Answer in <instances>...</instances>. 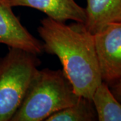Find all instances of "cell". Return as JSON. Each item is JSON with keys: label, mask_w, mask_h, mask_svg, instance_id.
Masks as SVG:
<instances>
[{"label": "cell", "mask_w": 121, "mask_h": 121, "mask_svg": "<svg viewBox=\"0 0 121 121\" xmlns=\"http://www.w3.org/2000/svg\"><path fill=\"white\" fill-rule=\"evenodd\" d=\"M38 32L43 51L58 57L75 92L91 99L102 82L94 35L83 23L66 24L48 17L40 21Z\"/></svg>", "instance_id": "6da1fadb"}, {"label": "cell", "mask_w": 121, "mask_h": 121, "mask_svg": "<svg viewBox=\"0 0 121 121\" xmlns=\"http://www.w3.org/2000/svg\"><path fill=\"white\" fill-rule=\"evenodd\" d=\"M80 97L62 69H39L10 121H46L52 114L75 104Z\"/></svg>", "instance_id": "7a4b0ae2"}, {"label": "cell", "mask_w": 121, "mask_h": 121, "mask_svg": "<svg viewBox=\"0 0 121 121\" xmlns=\"http://www.w3.org/2000/svg\"><path fill=\"white\" fill-rule=\"evenodd\" d=\"M40 64L36 55L13 48L0 59V121H11Z\"/></svg>", "instance_id": "3957f363"}, {"label": "cell", "mask_w": 121, "mask_h": 121, "mask_svg": "<svg viewBox=\"0 0 121 121\" xmlns=\"http://www.w3.org/2000/svg\"><path fill=\"white\" fill-rule=\"evenodd\" d=\"M102 82L108 85L121 79V22L106 24L94 35Z\"/></svg>", "instance_id": "277c9868"}, {"label": "cell", "mask_w": 121, "mask_h": 121, "mask_svg": "<svg viewBox=\"0 0 121 121\" xmlns=\"http://www.w3.org/2000/svg\"><path fill=\"white\" fill-rule=\"evenodd\" d=\"M9 0H0V44L36 55L43 51V43L22 24Z\"/></svg>", "instance_id": "5b68a950"}, {"label": "cell", "mask_w": 121, "mask_h": 121, "mask_svg": "<svg viewBox=\"0 0 121 121\" xmlns=\"http://www.w3.org/2000/svg\"><path fill=\"white\" fill-rule=\"evenodd\" d=\"M12 7H28L39 10L54 20L65 22L71 20L85 23L86 13L84 8L75 0H9Z\"/></svg>", "instance_id": "8992f818"}, {"label": "cell", "mask_w": 121, "mask_h": 121, "mask_svg": "<svg viewBox=\"0 0 121 121\" xmlns=\"http://www.w3.org/2000/svg\"><path fill=\"white\" fill-rule=\"evenodd\" d=\"M85 9L84 24L93 35L108 24L121 22V0H87Z\"/></svg>", "instance_id": "52a82bcc"}, {"label": "cell", "mask_w": 121, "mask_h": 121, "mask_svg": "<svg viewBox=\"0 0 121 121\" xmlns=\"http://www.w3.org/2000/svg\"><path fill=\"white\" fill-rule=\"evenodd\" d=\"M91 101L99 121H121V103L104 82L96 87Z\"/></svg>", "instance_id": "ba28073f"}, {"label": "cell", "mask_w": 121, "mask_h": 121, "mask_svg": "<svg viewBox=\"0 0 121 121\" xmlns=\"http://www.w3.org/2000/svg\"><path fill=\"white\" fill-rule=\"evenodd\" d=\"M97 114L91 99L81 96L73 105L52 114L45 121H95Z\"/></svg>", "instance_id": "9c48e42d"}, {"label": "cell", "mask_w": 121, "mask_h": 121, "mask_svg": "<svg viewBox=\"0 0 121 121\" xmlns=\"http://www.w3.org/2000/svg\"><path fill=\"white\" fill-rule=\"evenodd\" d=\"M108 86L115 98L121 103V79L108 85Z\"/></svg>", "instance_id": "30bf717a"}]
</instances>
